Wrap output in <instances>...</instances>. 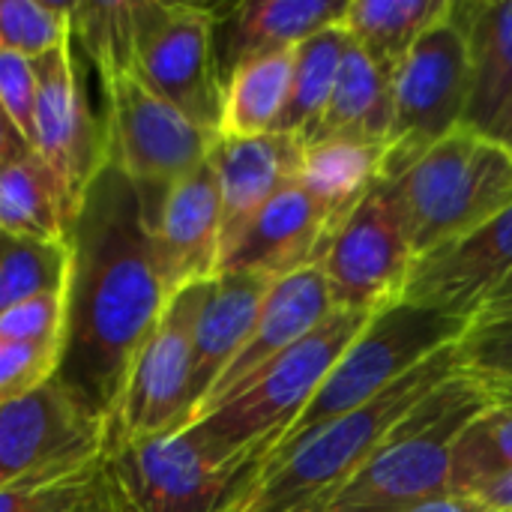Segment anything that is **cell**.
<instances>
[{
  "mask_svg": "<svg viewBox=\"0 0 512 512\" xmlns=\"http://www.w3.org/2000/svg\"><path fill=\"white\" fill-rule=\"evenodd\" d=\"M66 246L57 381L111 426L135 354L171 297L153 255L141 192L117 165L105 162L87 186Z\"/></svg>",
  "mask_w": 512,
  "mask_h": 512,
  "instance_id": "cell-1",
  "label": "cell"
},
{
  "mask_svg": "<svg viewBox=\"0 0 512 512\" xmlns=\"http://www.w3.org/2000/svg\"><path fill=\"white\" fill-rule=\"evenodd\" d=\"M456 372L459 345H450L369 405L318 426L261 468L258 483L240 512H327L330 501L366 465L390 429Z\"/></svg>",
  "mask_w": 512,
  "mask_h": 512,
  "instance_id": "cell-2",
  "label": "cell"
},
{
  "mask_svg": "<svg viewBox=\"0 0 512 512\" xmlns=\"http://www.w3.org/2000/svg\"><path fill=\"white\" fill-rule=\"evenodd\" d=\"M492 402V393L471 375H450L390 429L327 512H405L450 495L453 444Z\"/></svg>",
  "mask_w": 512,
  "mask_h": 512,
  "instance_id": "cell-3",
  "label": "cell"
},
{
  "mask_svg": "<svg viewBox=\"0 0 512 512\" xmlns=\"http://www.w3.org/2000/svg\"><path fill=\"white\" fill-rule=\"evenodd\" d=\"M369 318L372 315L336 309L315 333L273 360L228 402L192 420L183 432H189L204 456L219 468H231L249 459L261 465L285 429L303 414L324 375Z\"/></svg>",
  "mask_w": 512,
  "mask_h": 512,
  "instance_id": "cell-4",
  "label": "cell"
},
{
  "mask_svg": "<svg viewBox=\"0 0 512 512\" xmlns=\"http://www.w3.org/2000/svg\"><path fill=\"white\" fill-rule=\"evenodd\" d=\"M399 189L414 258L423 261L489 222L512 201V150L459 126L390 177Z\"/></svg>",
  "mask_w": 512,
  "mask_h": 512,
  "instance_id": "cell-5",
  "label": "cell"
},
{
  "mask_svg": "<svg viewBox=\"0 0 512 512\" xmlns=\"http://www.w3.org/2000/svg\"><path fill=\"white\" fill-rule=\"evenodd\" d=\"M468 327V318L447 315L429 306H414L405 300L372 315L366 327L354 336V342L342 351V357L333 363V369L324 375L303 414L267 453L261 468L291 450L318 426L369 405L438 351L459 345Z\"/></svg>",
  "mask_w": 512,
  "mask_h": 512,
  "instance_id": "cell-6",
  "label": "cell"
},
{
  "mask_svg": "<svg viewBox=\"0 0 512 512\" xmlns=\"http://www.w3.org/2000/svg\"><path fill=\"white\" fill-rule=\"evenodd\" d=\"M105 471L132 512H240L261 465L219 468L189 432L120 438L105 444Z\"/></svg>",
  "mask_w": 512,
  "mask_h": 512,
  "instance_id": "cell-7",
  "label": "cell"
},
{
  "mask_svg": "<svg viewBox=\"0 0 512 512\" xmlns=\"http://www.w3.org/2000/svg\"><path fill=\"white\" fill-rule=\"evenodd\" d=\"M414 264L399 189L381 177L330 234L315 267L330 288L333 309L378 315L405 300Z\"/></svg>",
  "mask_w": 512,
  "mask_h": 512,
  "instance_id": "cell-8",
  "label": "cell"
},
{
  "mask_svg": "<svg viewBox=\"0 0 512 512\" xmlns=\"http://www.w3.org/2000/svg\"><path fill=\"white\" fill-rule=\"evenodd\" d=\"M468 81V42L450 6L393 72V126L381 177H396L426 147L465 126Z\"/></svg>",
  "mask_w": 512,
  "mask_h": 512,
  "instance_id": "cell-9",
  "label": "cell"
},
{
  "mask_svg": "<svg viewBox=\"0 0 512 512\" xmlns=\"http://www.w3.org/2000/svg\"><path fill=\"white\" fill-rule=\"evenodd\" d=\"M102 87L108 162L117 165L135 189L165 192L210 159L219 135L195 126L135 72H123Z\"/></svg>",
  "mask_w": 512,
  "mask_h": 512,
  "instance_id": "cell-10",
  "label": "cell"
},
{
  "mask_svg": "<svg viewBox=\"0 0 512 512\" xmlns=\"http://www.w3.org/2000/svg\"><path fill=\"white\" fill-rule=\"evenodd\" d=\"M132 72L195 126L222 135V87L210 54V6L135 3Z\"/></svg>",
  "mask_w": 512,
  "mask_h": 512,
  "instance_id": "cell-11",
  "label": "cell"
},
{
  "mask_svg": "<svg viewBox=\"0 0 512 512\" xmlns=\"http://www.w3.org/2000/svg\"><path fill=\"white\" fill-rule=\"evenodd\" d=\"M213 279L192 282L168 297L153 333L135 354L105 444L120 438L171 435L189 426L195 318Z\"/></svg>",
  "mask_w": 512,
  "mask_h": 512,
  "instance_id": "cell-12",
  "label": "cell"
},
{
  "mask_svg": "<svg viewBox=\"0 0 512 512\" xmlns=\"http://www.w3.org/2000/svg\"><path fill=\"white\" fill-rule=\"evenodd\" d=\"M36 72V111H33V150L51 168L66 225L72 222L87 186L108 162L105 129L96 126L78 72L75 42L69 39L45 57L33 60Z\"/></svg>",
  "mask_w": 512,
  "mask_h": 512,
  "instance_id": "cell-13",
  "label": "cell"
},
{
  "mask_svg": "<svg viewBox=\"0 0 512 512\" xmlns=\"http://www.w3.org/2000/svg\"><path fill=\"white\" fill-rule=\"evenodd\" d=\"M108 423L87 411L57 375L0 405V486L105 453Z\"/></svg>",
  "mask_w": 512,
  "mask_h": 512,
  "instance_id": "cell-14",
  "label": "cell"
},
{
  "mask_svg": "<svg viewBox=\"0 0 512 512\" xmlns=\"http://www.w3.org/2000/svg\"><path fill=\"white\" fill-rule=\"evenodd\" d=\"M141 201L153 255L171 294L192 282L219 276L222 204L210 162L165 192H141Z\"/></svg>",
  "mask_w": 512,
  "mask_h": 512,
  "instance_id": "cell-15",
  "label": "cell"
},
{
  "mask_svg": "<svg viewBox=\"0 0 512 512\" xmlns=\"http://www.w3.org/2000/svg\"><path fill=\"white\" fill-rule=\"evenodd\" d=\"M333 297L318 267H303L297 273H288L276 279L261 303V312L255 318V327L249 339L243 342L240 354L231 360V366L222 372V378L213 384L201 408L192 420L210 414L222 402H228L237 390H243L258 372H264L273 360L288 354L297 342H303L309 333H315L330 315H333Z\"/></svg>",
  "mask_w": 512,
  "mask_h": 512,
  "instance_id": "cell-16",
  "label": "cell"
},
{
  "mask_svg": "<svg viewBox=\"0 0 512 512\" xmlns=\"http://www.w3.org/2000/svg\"><path fill=\"white\" fill-rule=\"evenodd\" d=\"M507 276H512V201L459 243L417 261L405 303L471 321Z\"/></svg>",
  "mask_w": 512,
  "mask_h": 512,
  "instance_id": "cell-17",
  "label": "cell"
},
{
  "mask_svg": "<svg viewBox=\"0 0 512 512\" xmlns=\"http://www.w3.org/2000/svg\"><path fill=\"white\" fill-rule=\"evenodd\" d=\"M348 0H237L210 6V54L219 87L249 60L294 51L339 24Z\"/></svg>",
  "mask_w": 512,
  "mask_h": 512,
  "instance_id": "cell-18",
  "label": "cell"
},
{
  "mask_svg": "<svg viewBox=\"0 0 512 512\" xmlns=\"http://www.w3.org/2000/svg\"><path fill=\"white\" fill-rule=\"evenodd\" d=\"M330 231L324 207L294 180L246 225L222 258L219 273H258L276 282L303 267H315Z\"/></svg>",
  "mask_w": 512,
  "mask_h": 512,
  "instance_id": "cell-19",
  "label": "cell"
},
{
  "mask_svg": "<svg viewBox=\"0 0 512 512\" xmlns=\"http://www.w3.org/2000/svg\"><path fill=\"white\" fill-rule=\"evenodd\" d=\"M222 204V258L261 213V207L300 177L303 141L282 132L225 138L219 135L210 159Z\"/></svg>",
  "mask_w": 512,
  "mask_h": 512,
  "instance_id": "cell-20",
  "label": "cell"
},
{
  "mask_svg": "<svg viewBox=\"0 0 512 512\" xmlns=\"http://www.w3.org/2000/svg\"><path fill=\"white\" fill-rule=\"evenodd\" d=\"M270 285L273 279L258 273H219L210 282L201 312L195 318L189 423L213 390V384L222 378V372L231 366V360L249 339Z\"/></svg>",
  "mask_w": 512,
  "mask_h": 512,
  "instance_id": "cell-21",
  "label": "cell"
},
{
  "mask_svg": "<svg viewBox=\"0 0 512 512\" xmlns=\"http://www.w3.org/2000/svg\"><path fill=\"white\" fill-rule=\"evenodd\" d=\"M468 42L465 126L489 135L512 96V0H453Z\"/></svg>",
  "mask_w": 512,
  "mask_h": 512,
  "instance_id": "cell-22",
  "label": "cell"
},
{
  "mask_svg": "<svg viewBox=\"0 0 512 512\" xmlns=\"http://www.w3.org/2000/svg\"><path fill=\"white\" fill-rule=\"evenodd\" d=\"M384 162L387 144L360 138H318L303 144L297 183L324 207V213L330 216V228L336 231L339 222L381 180Z\"/></svg>",
  "mask_w": 512,
  "mask_h": 512,
  "instance_id": "cell-23",
  "label": "cell"
},
{
  "mask_svg": "<svg viewBox=\"0 0 512 512\" xmlns=\"http://www.w3.org/2000/svg\"><path fill=\"white\" fill-rule=\"evenodd\" d=\"M393 126V72L351 45L342 57L330 102L309 141L360 138L387 144ZM306 141V144H309Z\"/></svg>",
  "mask_w": 512,
  "mask_h": 512,
  "instance_id": "cell-24",
  "label": "cell"
},
{
  "mask_svg": "<svg viewBox=\"0 0 512 512\" xmlns=\"http://www.w3.org/2000/svg\"><path fill=\"white\" fill-rule=\"evenodd\" d=\"M0 234L66 243L69 225L60 186L33 147L0 165Z\"/></svg>",
  "mask_w": 512,
  "mask_h": 512,
  "instance_id": "cell-25",
  "label": "cell"
},
{
  "mask_svg": "<svg viewBox=\"0 0 512 512\" xmlns=\"http://www.w3.org/2000/svg\"><path fill=\"white\" fill-rule=\"evenodd\" d=\"M453 0H348L342 27L366 57L396 72L411 45L450 12Z\"/></svg>",
  "mask_w": 512,
  "mask_h": 512,
  "instance_id": "cell-26",
  "label": "cell"
},
{
  "mask_svg": "<svg viewBox=\"0 0 512 512\" xmlns=\"http://www.w3.org/2000/svg\"><path fill=\"white\" fill-rule=\"evenodd\" d=\"M348 48H351V39L342 24H330L294 48L288 102L276 123V132L294 135L303 144L312 138L330 102V93H333V84H336V75Z\"/></svg>",
  "mask_w": 512,
  "mask_h": 512,
  "instance_id": "cell-27",
  "label": "cell"
},
{
  "mask_svg": "<svg viewBox=\"0 0 512 512\" xmlns=\"http://www.w3.org/2000/svg\"><path fill=\"white\" fill-rule=\"evenodd\" d=\"M294 51L243 63L222 87V135L252 138L276 132L288 102Z\"/></svg>",
  "mask_w": 512,
  "mask_h": 512,
  "instance_id": "cell-28",
  "label": "cell"
},
{
  "mask_svg": "<svg viewBox=\"0 0 512 512\" xmlns=\"http://www.w3.org/2000/svg\"><path fill=\"white\" fill-rule=\"evenodd\" d=\"M512 474V402L495 399L456 438L450 465L453 495H480Z\"/></svg>",
  "mask_w": 512,
  "mask_h": 512,
  "instance_id": "cell-29",
  "label": "cell"
},
{
  "mask_svg": "<svg viewBox=\"0 0 512 512\" xmlns=\"http://www.w3.org/2000/svg\"><path fill=\"white\" fill-rule=\"evenodd\" d=\"M135 3H72L69 6V33L75 48H84L96 66L102 84L132 72L135 51Z\"/></svg>",
  "mask_w": 512,
  "mask_h": 512,
  "instance_id": "cell-30",
  "label": "cell"
},
{
  "mask_svg": "<svg viewBox=\"0 0 512 512\" xmlns=\"http://www.w3.org/2000/svg\"><path fill=\"white\" fill-rule=\"evenodd\" d=\"M102 456L66 462L0 486V512H78L99 486Z\"/></svg>",
  "mask_w": 512,
  "mask_h": 512,
  "instance_id": "cell-31",
  "label": "cell"
},
{
  "mask_svg": "<svg viewBox=\"0 0 512 512\" xmlns=\"http://www.w3.org/2000/svg\"><path fill=\"white\" fill-rule=\"evenodd\" d=\"M69 246L0 234V312L51 291H63Z\"/></svg>",
  "mask_w": 512,
  "mask_h": 512,
  "instance_id": "cell-32",
  "label": "cell"
},
{
  "mask_svg": "<svg viewBox=\"0 0 512 512\" xmlns=\"http://www.w3.org/2000/svg\"><path fill=\"white\" fill-rule=\"evenodd\" d=\"M69 39V6L0 0V48L27 60L45 57Z\"/></svg>",
  "mask_w": 512,
  "mask_h": 512,
  "instance_id": "cell-33",
  "label": "cell"
},
{
  "mask_svg": "<svg viewBox=\"0 0 512 512\" xmlns=\"http://www.w3.org/2000/svg\"><path fill=\"white\" fill-rule=\"evenodd\" d=\"M459 372L483 387L512 381V318L468 327L459 342Z\"/></svg>",
  "mask_w": 512,
  "mask_h": 512,
  "instance_id": "cell-34",
  "label": "cell"
},
{
  "mask_svg": "<svg viewBox=\"0 0 512 512\" xmlns=\"http://www.w3.org/2000/svg\"><path fill=\"white\" fill-rule=\"evenodd\" d=\"M63 321H66V288L30 297L0 312V339L21 342V345H45L60 351Z\"/></svg>",
  "mask_w": 512,
  "mask_h": 512,
  "instance_id": "cell-35",
  "label": "cell"
},
{
  "mask_svg": "<svg viewBox=\"0 0 512 512\" xmlns=\"http://www.w3.org/2000/svg\"><path fill=\"white\" fill-rule=\"evenodd\" d=\"M57 348L45 345H21L0 339V405L30 393L57 375Z\"/></svg>",
  "mask_w": 512,
  "mask_h": 512,
  "instance_id": "cell-36",
  "label": "cell"
},
{
  "mask_svg": "<svg viewBox=\"0 0 512 512\" xmlns=\"http://www.w3.org/2000/svg\"><path fill=\"white\" fill-rule=\"evenodd\" d=\"M0 105L12 126L33 147V111H36V72L33 60L0 48Z\"/></svg>",
  "mask_w": 512,
  "mask_h": 512,
  "instance_id": "cell-37",
  "label": "cell"
},
{
  "mask_svg": "<svg viewBox=\"0 0 512 512\" xmlns=\"http://www.w3.org/2000/svg\"><path fill=\"white\" fill-rule=\"evenodd\" d=\"M78 512H132L129 501L123 498V492L117 489V483H114L111 474L105 471V462H102V477H99L96 492L90 495V501H87Z\"/></svg>",
  "mask_w": 512,
  "mask_h": 512,
  "instance_id": "cell-38",
  "label": "cell"
},
{
  "mask_svg": "<svg viewBox=\"0 0 512 512\" xmlns=\"http://www.w3.org/2000/svg\"><path fill=\"white\" fill-rule=\"evenodd\" d=\"M501 318H512V276H507L474 312L471 324H483V321H501Z\"/></svg>",
  "mask_w": 512,
  "mask_h": 512,
  "instance_id": "cell-39",
  "label": "cell"
},
{
  "mask_svg": "<svg viewBox=\"0 0 512 512\" xmlns=\"http://www.w3.org/2000/svg\"><path fill=\"white\" fill-rule=\"evenodd\" d=\"M405 512H492L480 498L474 495H441V498H432V501H423L417 507Z\"/></svg>",
  "mask_w": 512,
  "mask_h": 512,
  "instance_id": "cell-40",
  "label": "cell"
},
{
  "mask_svg": "<svg viewBox=\"0 0 512 512\" xmlns=\"http://www.w3.org/2000/svg\"><path fill=\"white\" fill-rule=\"evenodd\" d=\"M27 147H30V141L12 126V120L6 117V111H3V105H0V165H3L6 159H12L15 153L27 150Z\"/></svg>",
  "mask_w": 512,
  "mask_h": 512,
  "instance_id": "cell-41",
  "label": "cell"
},
{
  "mask_svg": "<svg viewBox=\"0 0 512 512\" xmlns=\"http://www.w3.org/2000/svg\"><path fill=\"white\" fill-rule=\"evenodd\" d=\"M474 498H480L492 512H512V474L498 480V483H492L489 489H483Z\"/></svg>",
  "mask_w": 512,
  "mask_h": 512,
  "instance_id": "cell-42",
  "label": "cell"
},
{
  "mask_svg": "<svg viewBox=\"0 0 512 512\" xmlns=\"http://www.w3.org/2000/svg\"><path fill=\"white\" fill-rule=\"evenodd\" d=\"M489 135H492V138H498V141H501V144H507V147L512 144V96H510V102L501 108V114H498L495 126L489 129Z\"/></svg>",
  "mask_w": 512,
  "mask_h": 512,
  "instance_id": "cell-43",
  "label": "cell"
},
{
  "mask_svg": "<svg viewBox=\"0 0 512 512\" xmlns=\"http://www.w3.org/2000/svg\"><path fill=\"white\" fill-rule=\"evenodd\" d=\"M492 393V399H501V402H512V381H501V384H492L486 387Z\"/></svg>",
  "mask_w": 512,
  "mask_h": 512,
  "instance_id": "cell-44",
  "label": "cell"
},
{
  "mask_svg": "<svg viewBox=\"0 0 512 512\" xmlns=\"http://www.w3.org/2000/svg\"><path fill=\"white\" fill-rule=\"evenodd\" d=\"M510 150H512V144H510Z\"/></svg>",
  "mask_w": 512,
  "mask_h": 512,
  "instance_id": "cell-45",
  "label": "cell"
}]
</instances>
